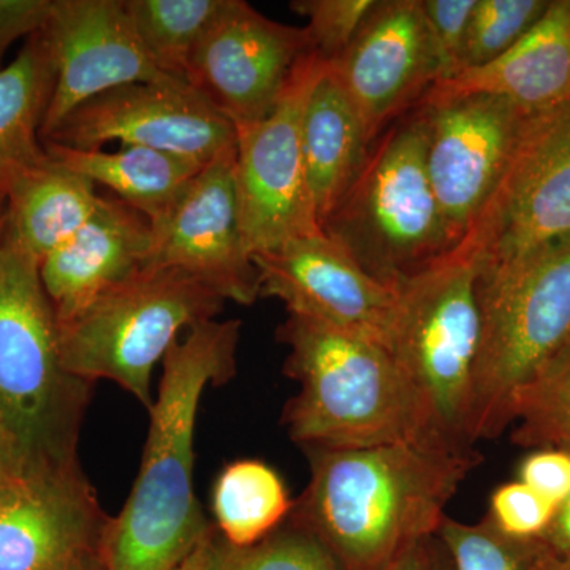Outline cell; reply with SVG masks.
Here are the masks:
<instances>
[{"label":"cell","mask_w":570,"mask_h":570,"mask_svg":"<svg viewBox=\"0 0 570 570\" xmlns=\"http://www.w3.org/2000/svg\"><path fill=\"white\" fill-rule=\"evenodd\" d=\"M151 220L115 195H100L85 225L40 262L56 317L66 318L97 295L140 272L151 249Z\"/></svg>","instance_id":"cell-19"},{"label":"cell","mask_w":570,"mask_h":570,"mask_svg":"<svg viewBox=\"0 0 570 570\" xmlns=\"http://www.w3.org/2000/svg\"><path fill=\"white\" fill-rule=\"evenodd\" d=\"M374 142L326 62L311 86L302 119L307 189L321 228L370 159Z\"/></svg>","instance_id":"cell-21"},{"label":"cell","mask_w":570,"mask_h":570,"mask_svg":"<svg viewBox=\"0 0 570 570\" xmlns=\"http://www.w3.org/2000/svg\"><path fill=\"white\" fill-rule=\"evenodd\" d=\"M420 6L436 51L438 82L452 80L461 71L475 0H420Z\"/></svg>","instance_id":"cell-33"},{"label":"cell","mask_w":570,"mask_h":570,"mask_svg":"<svg viewBox=\"0 0 570 570\" xmlns=\"http://www.w3.org/2000/svg\"><path fill=\"white\" fill-rule=\"evenodd\" d=\"M426 168L442 219L459 247L489 208L534 112L487 92L428 96Z\"/></svg>","instance_id":"cell-9"},{"label":"cell","mask_w":570,"mask_h":570,"mask_svg":"<svg viewBox=\"0 0 570 570\" xmlns=\"http://www.w3.org/2000/svg\"><path fill=\"white\" fill-rule=\"evenodd\" d=\"M71 570H105L102 554L99 550H94L91 553L85 554Z\"/></svg>","instance_id":"cell-40"},{"label":"cell","mask_w":570,"mask_h":570,"mask_svg":"<svg viewBox=\"0 0 570 570\" xmlns=\"http://www.w3.org/2000/svg\"><path fill=\"white\" fill-rule=\"evenodd\" d=\"M570 238V102L532 115L489 208L461 245L480 266Z\"/></svg>","instance_id":"cell-12"},{"label":"cell","mask_w":570,"mask_h":570,"mask_svg":"<svg viewBox=\"0 0 570 570\" xmlns=\"http://www.w3.org/2000/svg\"><path fill=\"white\" fill-rule=\"evenodd\" d=\"M478 254L460 245L396 287L392 352L425 404L434 433L452 449H474L469 439L472 387L482 321Z\"/></svg>","instance_id":"cell-8"},{"label":"cell","mask_w":570,"mask_h":570,"mask_svg":"<svg viewBox=\"0 0 570 570\" xmlns=\"http://www.w3.org/2000/svg\"><path fill=\"white\" fill-rule=\"evenodd\" d=\"M224 303L178 269L141 268L71 316L56 317L62 365L92 384L116 382L149 411L154 366L184 328L216 318Z\"/></svg>","instance_id":"cell-7"},{"label":"cell","mask_w":570,"mask_h":570,"mask_svg":"<svg viewBox=\"0 0 570 570\" xmlns=\"http://www.w3.org/2000/svg\"><path fill=\"white\" fill-rule=\"evenodd\" d=\"M99 200L96 184L48 159L11 187L3 236L41 262L80 230Z\"/></svg>","instance_id":"cell-23"},{"label":"cell","mask_w":570,"mask_h":570,"mask_svg":"<svg viewBox=\"0 0 570 570\" xmlns=\"http://www.w3.org/2000/svg\"><path fill=\"white\" fill-rule=\"evenodd\" d=\"M325 63L316 52L307 55L268 118L235 126L239 219L253 255L322 234L307 189L302 119L307 94Z\"/></svg>","instance_id":"cell-10"},{"label":"cell","mask_w":570,"mask_h":570,"mask_svg":"<svg viewBox=\"0 0 570 570\" xmlns=\"http://www.w3.org/2000/svg\"><path fill=\"white\" fill-rule=\"evenodd\" d=\"M108 520L80 464L17 478L0 494V570H71Z\"/></svg>","instance_id":"cell-18"},{"label":"cell","mask_w":570,"mask_h":570,"mask_svg":"<svg viewBox=\"0 0 570 570\" xmlns=\"http://www.w3.org/2000/svg\"><path fill=\"white\" fill-rule=\"evenodd\" d=\"M208 570H343L316 538L285 521L250 547L225 542L216 530Z\"/></svg>","instance_id":"cell-28"},{"label":"cell","mask_w":570,"mask_h":570,"mask_svg":"<svg viewBox=\"0 0 570 570\" xmlns=\"http://www.w3.org/2000/svg\"><path fill=\"white\" fill-rule=\"evenodd\" d=\"M276 337L288 347L284 373L299 384L283 423L302 449L396 442L452 449L434 433L425 404L387 347L294 314Z\"/></svg>","instance_id":"cell-3"},{"label":"cell","mask_w":570,"mask_h":570,"mask_svg":"<svg viewBox=\"0 0 570 570\" xmlns=\"http://www.w3.org/2000/svg\"><path fill=\"white\" fill-rule=\"evenodd\" d=\"M528 570H570V557H560L540 547L534 540Z\"/></svg>","instance_id":"cell-38"},{"label":"cell","mask_w":570,"mask_h":570,"mask_svg":"<svg viewBox=\"0 0 570 570\" xmlns=\"http://www.w3.org/2000/svg\"><path fill=\"white\" fill-rule=\"evenodd\" d=\"M41 141L71 149H102L118 141L205 167L236 148V129L193 85L170 78L100 94L70 112Z\"/></svg>","instance_id":"cell-11"},{"label":"cell","mask_w":570,"mask_h":570,"mask_svg":"<svg viewBox=\"0 0 570 570\" xmlns=\"http://www.w3.org/2000/svg\"><path fill=\"white\" fill-rule=\"evenodd\" d=\"M50 159L132 206L149 220L163 216L183 193L200 165L142 146L119 145L116 151L71 149L43 141Z\"/></svg>","instance_id":"cell-24"},{"label":"cell","mask_w":570,"mask_h":570,"mask_svg":"<svg viewBox=\"0 0 570 570\" xmlns=\"http://www.w3.org/2000/svg\"><path fill=\"white\" fill-rule=\"evenodd\" d=\"M468 92L505 97L531 112L570 102V0H551L538 24L497 61L428 91L430 96Z\"/></svg>","instance_id":"cell-20"},{"label":"cell","mask_w":570,"mask_h":570,"mask_svg":"<svg viewBox=\"0 0 570 570\" xmlns=\"http://www.w3.org/2000/svg\"><path fill=\"white\" fill-rule=\"evenodd\" d=\"M146 55L157 70L186 81L194 52L228 0H124Z\"/></svg>","instance_id":"cell-26"},{"label":"cell","mask_w":570,"mask_h":570,"mask_svg":"<svg viewBox=\"0 0 570 570\" xmlns=\"http://www.w3.org/2000/svg\"><path fill=\"white\" fill-rule=\"evenodd\" d=\"M294 509L283 478L264 461L238 460L216 480L213 510L225 542L250 547L276 531Z\"/></svg>","instance_id":"cell-25"},{"label":"cell","mask_w":570,"mask_h":570,"mask_svg":"<svg viewBox=\"0 0 570 570\" xmlns=\"http://www.w3.org/2000/svg\"><path fill=\"white\" fill-rule=\"evenodd\" d=\"M535 542L551 553L570 557V498L558 508L549 530Z\"/></svg>","instance_id":"cell-37"},{"label":"cell","mask_w":570,"mask_h":570,"mask_svg":"<svg viewBox=\"0 0 570 570\" xmlns=\"http://www.w3.org/2000/svg\"><path fill=\"white\" fill-rule=\"evenodd\" d=\"M426 141L417 105L377 138L362 174L322 227L367 275L395 291L456 249L428 175Z\"/></svg>","instance_id":"cell-6"},{"label":"cell","mask_w":570,"mask_h":570,"mask_svg":"<svg viewBox=\"0 0 570 570\" xmlns=\"http://www.w3.org/2000/svg\"><path fill=\"white\" fill-rule=\"evenodd\" d=\"M261 298H277L288 314L392 347L397 316L395 288L367 275L322 234L291 239L253 255Z\"/></svg>","instance_id":"cell-15"},{"label":"cell","mask_w":570,"mask_h":570,"mask_svg":"<svg viewBox=\"0 0 570 570\" xmlns=\"http://www.w3.org/2000/svg\"><path fill=\"white\" fill-rule=\"evenodd\" d=\"M384 570H453L452 560L438 534L411 543Z\"/></svg>","instance_id":"cell-36"},{"label":"cell","mask_w":570,"mask_h":570,"mask_svg":"<svg viewBox=\"0 0 570 570\" xmlns=\"http://www.w3.org/2000/svg\"><path fill=\"white\" fill-rule=\"evenodd\" d=\"M550 2L475 0L460 73L489 66L515 47L546 14Z\"/></svg>","instance_id":"cell-29"},{"label":"cell","mask_w":570,"mask_h":570,"mask_svg":"<svg viewBox=\"0 0 570 570\" xmlns=\"http://www.w3.org/2000/svg\"><path fill=\"white\" fill-rule=\"evenodd\" d=\"M377 141L439 81L436 51L420 0H379L344 55L330 63Z\"/></svg>","instance_id":"cell-16"},{"label":"cell","mask_w":570,"mask_h":570,"mask_svg":"<svg viewBox=\"0 0 570 570\" xmlns=\"http://www.w3.org/2000/svg\"><path fill=\"white\" fill-rule=\"evenodd\" d=\"M235 165L236 148L205 165L153 220L151 249L142 268L178 269L225 302L249 306L261 298V287L242 230Z\"/></svg>","instance_id":"cell-13"},{"label":"cell","mask_w":570,"mask_h":570,"mask_svg":"<svg viewBox=\"0 0 570 570\" xmlns=\"http://www.w3.org/2000/svg\"><path fill=\"white\" fill-rule=\"evenodd\" d=\"M239 333L235 318L200 322L164 356L140 471L100 546L105 570H175L213 530L194 491L195 420L205 389L235 376Z\"/></svg>","instance_id":"cell-2"},{"label":"cell","mask_w":570,"mask_h":570,"mask_svg":"<svg viewBox=\"0 0 570 570\" xmlns=\"http://www.w3.org/2000/svg\"><path fill=\"white\" fill-rule=\"evenodd\" d=\"M2 236H3V216L0 214V246H2Z\"/></svg>","instance_id":"cell-42"},{"label":"cell","mask_w":570,"mask_h":570,"mask_svg":"<svg viewBox=\"0 0 570 570\" xmlns=\"http://www.w3.org/2000/svg\"><path fill=\"white\" fill-rule=\"evenodd\" d=\"M519 480L560 508L570 498V452L538 449L521 461Z\"/></svg>","instance_id":"cell-34"},{"label":"cell","mask_w":570,"mask_h":570,"mask_svg":"<svg viewBox=\"0 0 570 570\" xmlns=\"http://www.w3.org/2000/svg\"><path fill=\"white\" fill-rule=\"evenodd\" d=\"M20 478L17 472L13 471V468L10 466L9 461H7L3 453L0 452V494L7 490V487L13 482L14 479Z\"/></svg>","instance_id":"cell-41"},{"label":"cell","mask_w":570,"mask_h":570,"mask_svg":"<svg viewBox=\"0 0 570 570\" xmlns=\"http://www.w3.org/2000/svg\"><path fill=\"white\" fill-rule=\"evenodd\" d=\"M43 36L56 82L41 140L100 94L132 82L170 80L146 55L124 0H56Z\"/></svg>","instance_id":"cell-17"},{"label":"cell","mask_w":570,"mask_h":570,"mask_svg":"<svg viewBox=\"0 0 570 570\" xmlns=\"http://www.w3.org/2000/svg\"><path fill=\"white\" fill-rule=\"evenodd\" d=\"M55 82L43 31L29 37L17 59L0 70V214L11 187L50 159L40 132Z\"/></svg>","instance_id":"cell-22"},{"label":"cell","mask_w":570,"mask_h":570,"mask_svg":"<svg viewBox=\"0 0 570 570\" xmlns=\"http://www.w3.org/2000/svg\"><path fill=\"white\" fill-rule=\"evenodd\" d=\"M557 510V505L515 480L493 491L487 519L510 539L538 540L549 530Z\"/></svg>","instance_id":"cell-32"},{"label":"cell","mask_w":570,"mask_h":570,"mask_svg":"<svg viewBox=\"0 0 570 570\" xmlns=\"http://www.w3.org/2000/svg\"><path fill=\"white\" fill-rule=\"evenodd\" d=\"M453 570H528L534 540L502 534L489 519L468 524L445 517L436 532Z\"/></svg>","instance_id":"cell-30"},{"label":"cell","mask_w":570,"mask_h":570,"mask_svg":"<svg viewBox=\"0 0 570 570\" xmlns=\"http://www.w3.org/2000/svg\"><path fill=\"white\" fill-rule=\"evenodd\" d=\"M214 534H216V528H213V530L198 542V546L184 558L181 564L175 570H208L209 550H212Z\"/></svg>","instance_id":"cell-39"},{"label":"cell","mask_w":570,"mask_h":570,"mask_svg":"<svg viewBox=\"0 0 570 570\" xmlns=\"http://www.w3.org/2000/svg\"><path fill=\"white\" fill-rule=\"evenodd\" d=\"M482 335L469 439L493 441L513 425L521 393L570 347V238L497 266H480Z\"/></svg>","instance_id":"cell-5"},{"label":"cell","mask_w":570,"mask_h":570,"mask_svg":"<svg viewBox=\"0 0 570 570\" xmlns=\"http://www.w3.org/2000/svg\"><path fill=\"white\" fill-rule=\"evenodd\" d=\"M379 0H294L291 9L307 18L311 48L325 62L337 61L354 41Z\"/></svg>","instance_id":"cell-31"},{"label":"cell","mask_w":570,"mask_h":570,"mask_svg":"<svg viewBox=\"0 0 570 570\" xmlns=\"http://www.w3.org/2000/svg\"><path fill=\"white\" fill-rule=\"evenodd\" d=\"M512 442L570 452V347L519 396Z\"/></svg>","instance_id":"cell-27"},{"label":"cell","mask_w":570,"mask_h":570,"mask_svg":"<svg viewBox=\"0 0 570 570\" xmlns=\"http://www.w3.org/2000/svg\"><path fill=\"white\" fill-rule=\"evenodd\" d=\"M303 450L311 479L287 520L343 570H384L411 543L436 534L450 499L482 461L474 449L425 442Z\"/></svg>","instance_id":"cell-1"},{"label":"cell","mask_w":570,"mask_h":570,"mask_svg":"<svg viewBox=\"0 0 570 570\" xmlns=\"http://www.w3.org/2000/svg\"><path fill=\"white\" fill-rule=\"evenodd\" d=\"M92 382L62 365L58 318L40 262L0 246V452L20 478L78 466Z\"/></svg>","instance_id":"cell-4"},{"label":"cell","mask_w":570,"mask_h":570,"mask_svg":"<svg viewBox=\"0 0 570 570\" xmlns=\"http://www.w3.org/2000/svg\"><path fill=\"white\" fill-rule=\"evenodd\" d=\"M311 52L305 28L269 20L245 0H228L195 50L187 82L234 126L257 122L276 110Z\"/></svg>","instance_id":"cell-14"},{"label":"cell","mask_w":570,"mask_h":570,"mask_svg":"<svg viewBox=\"0 0 570 570\" xmlns=\"http://www.w3.org/2000/svg\"><path fill=\"white\" fill-rule=\"evenodd\" d=\"M55 3L56 0H0V63L14 41L43 31Z\"/></svg>","instance_id":"cell-35"}]
</instances>
